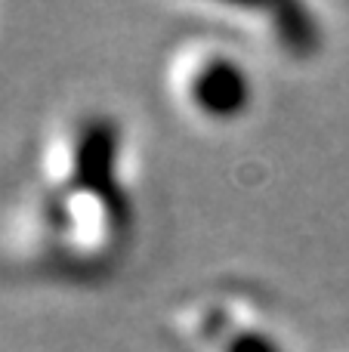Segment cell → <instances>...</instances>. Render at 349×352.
I'll list each match as a JSON object with an SVG mask.
<instances>
[{"mask_svg":"<svg viewBox=\"0 0 349 352\" xmlns=\"http://www.w3.org/2000/svg\"><path fill=\"white\" fill-rule=\"evenodd\" d=\"M189 102L201 111L204 118H216L226 121L247 109L251 102V80H247L245 68L229 56H204L189 74Z\"/></svg>","mask_w":349,"mask_h":352,"instance_id":"6da1fadb","label":"cell"},{"mask_svg":"<svg viewBox=\"0 0 349 352\" xmlns=\"http://www.w3.org/2000/svg\"><path fill=\"white\" fill-rule=\"evenodd\" d=\"M226 352H282L278 340L263 331H238L229 337Z\"/></svg>","mask_w":349,"mask_h":352,"instance_id":"7a4b0ae2","label":"cell"}]
</instances>
